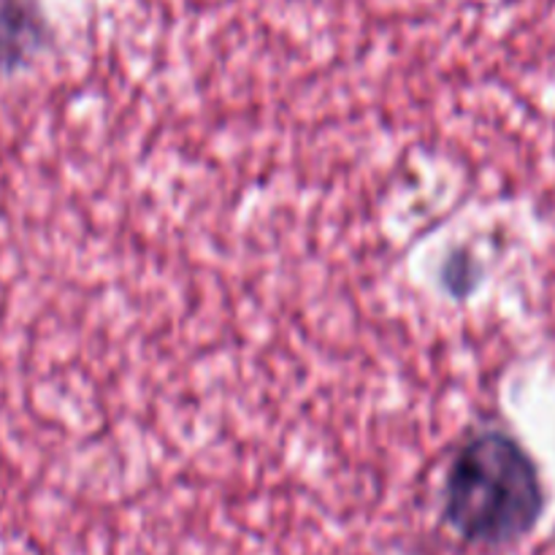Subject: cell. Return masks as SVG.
I'll list each match as a JSON object with an SVG mask.
<instances>
[{
	"mask_svg": "<svg viewBox=\"0 0 555 555\" xmlns=\"http://www.w3.org/2000/svg\"><path fill=\"white\" fill-rule=\"evenodd\" d=\"M545 488L534 459L507 431H482L455 453L444 477L442 513L466 542L515 545L534 531Z\"/></svg>",
	"mask_w": 555,
	"mask_h": 555,
	"instance_id": "6da1fadb",
	"label": "cell"
},
{
	"mask_svg": "<svg viewBox=\"0 0 555 555\" xmlns=\"http://www.w3.org/2000/svg\"><path fill=\"white\" fill-rule=\"evenodd\" d=\"M49 41L38 0H0V74L25 68Z\"/></svg>",
	"mask_w": 555,
	"mask_h": 555,
	"instance_id": "7a4b0ae2",
	"label": "cell"
}]
</instances>
